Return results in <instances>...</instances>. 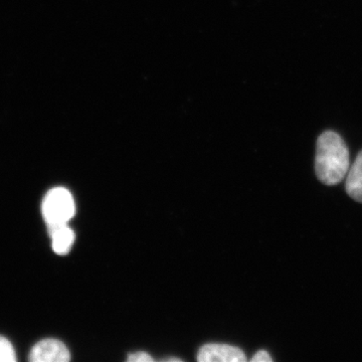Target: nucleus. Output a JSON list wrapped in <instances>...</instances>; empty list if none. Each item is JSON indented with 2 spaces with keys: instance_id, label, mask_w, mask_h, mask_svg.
<instances>
[{
  "instance_id": "f257e3e1",
  "label": "nucleus",
  "mask_w": 362,
  "mask_h": 362,
  "mask_svg": "<svg viewBox=\"0 0 362 362\" xmlns=\"http://www.w3.org/2000/svg\"><path fill=\"white\" fill-rule=\"evenodd\" d=\"M349 151L341 136L325 131L317 140L315 170L326 185L341 182L349 170Z\"/></svg>"
},
{
  "instance_id": "f03ea898",
  "label": "nucleus",
  "mask_w": 362,
  "mask_h": 362,
  "mask_svg": "<svg viewBox=\"0 0 362 362\" xmlns=\"http://www.w3.org/2000/svg\"><path fill=\"white\" fill-rule=\"evenodd\" d=\"M75 211L73 197L64 187L52 188L42 201V213L47 226L68 223L75 216Z\"/></svg>"
},
{
  "instance_id": "7ed1b4c3",
  "label": "nucleus",
  "mask_w": 362,
  "mask_h": 362,
  "mask_svg": "<svg viewBox=\"0 0 362 362\" xmlns=\"http://www.w3.org/2000/svg\"><path fill=\"white\" fill-rule=\"evenodd\" d=\"M28 359L32 362H68L71 354L63 342L47 338L33 347Z\"/></svg>"
},
{
  "instance_id": "20e7f679",
  "label": "nucleus",
  "mask_w": 362,
  "mask_h": 362,
  "mask_svg": "<svg viewBox=\"0 0 362 362\" xmlns=\"http://www.w3.org/2000/svg\"><path fill=\"white\" fill-rule=\"evenodd\" d=\"M197 361L199 362H245L247 361V357L244 351L238 347L211 343L199 349Z\"/></svg>"
},
{
  "instance_id": "39448f33",
  "label": "nucleus",
  "mask_w": 362,
  "mask_h": 362,
  "mask_svg": "<svg viewBox=\"0 0 362 362\" xmlns=\"http://www.w3.org/2000/svg\"><path fill=\"white\" fill-rule=\"evenodd\" d=\"M47 232L52 240V250L56 254H68L75 240V233L66 223L47 226Z\"/></svg>"
},
{
  "instance_id": "423d86ee",
  "label": "nucleus",
  "mask_w": 362,
  "mask_h": 362,
  "mask_svg": "<svg viewBox=\"0 0 362 362\" xmlns=\"http://www.w3.org/2000/svg\"><path fill=\"white\" fill-rule=\"evenodd\" d=\"M345 189L351 199L362 202V151L359 152L356 161L349 168Z\"/></svg>"
},
{
  "instance_id": "0eeeda50",
  "label": "nucleus",
  "mask_w": 362,
  "mask_h": 362,
  "mask_svg": "<svg viewBox=\"0 0 362 362\" xmlns=\"http://www.w3.org/2000/svg\"><path fill=\"white\" fill-rule=\"evenodd\" d=\"M16 351L7 338L0 337V362H16Z\"/></svg>"
},
{
  "instance_id": "6e6552de",
  "label": "nucleus",
  "mask_w": 362,
  "mask_h": 362,
  "mask_svg": "<svg viewBox=\"0 0 362 362\" xmlns=\"http://www.w3.org/2000/svg\"><path fill=\"white\" fill-rule=\"evenodd\" d=\"M154 359L149 356L146 352L139 351L135 352V354H131L127 357V361L130 362H151Z\"/></svg>"
},
{
  "instance_id": "1a4fd4ad",
  "label": "nucleus",
  "mask_w": 362,
  "mask_h": 362,
  "mask_svg": "<svg viewBox=\"0 0 362 362\" xmlns=\"http://www.w3.org/2000/svg\"><path fill=\"white\" fill-rule=\"evenodd\" d=\"M252 362H271L272 358L270 354L268 352L265 351V350H259V351L257 352L255 354L254 357L252 358Z\"/></svg>"
},
{
  "instance_id": "9d476101",
  "label": "nucleus",
  "mask_w": 362,
  "mask_h": 362,
  "mask_svg": "<svg viewBox=\"0 0 362 362\" xmlns=\"http://www.w3.org/2000/svg\"><path fill=\"white\" fill-rule=\"evenodd\" d=\"M168 361V362H170V361H175V362H177V361H181V359L180 358H166L165 361Z\"/></svg>"
}]
</instances>
